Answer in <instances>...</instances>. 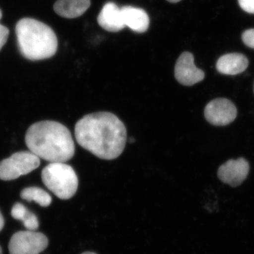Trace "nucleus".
Segmentation results:
<instances>
[{
	"instance_id": "6",
	"label": "nucleus",
	"mask_w": 254,
	"mask_h": 254,
	"mask_svg": "<svg viewBox=\"0 0 254 254\" xmlns=\"http://www.w3.org/2000/svg\"><path fill=\"white\" fill-rule=\"evenodd\" d=\"M48 246V239L41 232L21 231L16 232L10 240V254H40Z\"/></svg>"
},
{
	"instance_id": "3",
	"label": "nucleus",
	"mask_w": 254,
	"mask_h": 254,
	"mask_svg": "<svg viewBox=\"0 0 254 254\" xmlns=\"http://www.w3.org/2000/svg\"><path fill=\"white\" fill-rule=\"evenodd\" d=\"M18 48L26 59L36 61L54 56L58 38L48 25L31 18L19 20L16 26Z\"/></svg>"
},
{
	"instance_id": "19",
	"label": "nucleus",
	"mask_w": 254,
	"mask_h": 254,
	"mask_svg": "<svg viewBox=\"0 0 254 254\" xmlns=\"http://www.w3.org/2000/svg\"><path fill=\"white\" fill-rule=\"evenodd\" d=\"M241 8L246 12L254 14V0H238Z\"/></svg>"
},
{
	"instance_id": "9",
	"label": "nucleus",
	"mask_w": 254,
	"mask_h": 254,
	"mask_svg": "<svg viewBox=\"0 0 254 254\" xmlns=\"http://www.w3.org/2000/svg\"><path fill=\"white\" fill-rule=\"evenodd\" d=\"M250 165L245 158L230 160L219 168L218 176L220 181L232 187L240 185L248 176Z\"/></svg>"
},
{
	"instance_id": "16",
	"label": "nucleus",
	"mask_w": 254,
	"mask_h": 254,
	"mask_svg": "<svg viewBox=\"0 0 254 254\" xmlns=\"http://www.w3.org/2000/svg\"><path fill=\"white\" fill-rule=\"evenodd\" d=\"M27 208L24 206L23 204L20 203H15L12 209H11V216L15 220H22L23 217H24L25 214L27 212Z\"/></svg>"
},
{
	"instance_id": "14",
	"label": "nucleus",
	"mask_w": 254,
	"mask_h": 254,
	"mask_svg": "<svg viewBox=\"0 0 254 254\" xmlns=\"http://www.w3.org/2000/svg\"><path fill=\"white\" fill-rule=\"evenodd\" d=\"M21 197L27 201H35L42 207L49 206L52 203L51 195L38 187H28L21 190Z\"/></svg>"
},
{
	"instance_id": "13",
	"label": "nucleus",
	"mask_w": 254,
	"mask_h": 254,
	"mask_svg": "<svg viewBox=\"0 0 254 254\" xmlns=\"http://www.w3.org/2000/svg\"><path fill=\"white\" fill-rule=\"evenodd\" d=\"M91 6V0H58L54 10L59 16L75 18L82 16Z\"/></svg>"
},
{
	"instance_id": "5",
	"label": "nucleus",
	"mask_w": 254,
	"mask_h": 254,
	"mask_svg": "<svg viewBox=\"0 0 254 254\" xmlns=\"http://www.w3.org/2000/svg\"><path fill=\"white\" fill-rule=\"evenodd\" d=\"M40 158L30 150L18 152L0 162V180H16L31 173L40 166Z\"/></svg>"
},
{
	"instance_id": "2",
	"label": "nucleus",
	"mask_w": 254,
	"mask_h": 254,
	"mask_svg": "<svg viewBox=\"0 0 254 254\" xmlns=\"http://www.w3.org/2000/svg\"><path fill=\"white\" fill-rule=\"evenodd\" d=\"M25 141L30 151L50 163H66L74 155L71 132L58 122L33 124L26 132Z\"/></svg>"
},
{
	"instance_id": "21",
	"label": "nucleus",
	"mask_w": 254,
	"mask_h": 254,
	"mask_svg": "<svg viewBox=\"0 0 254 254\" xmlns=\"http://www.w3.org/2000/svg\"><path fill=\"white\" fill-rule=\"evenodd\" d=\"M167 1L170 3H177L179 1H182V0H167Z\"/></svg>"
},
{
	"instance_id": "11",
	"label": "nucleus",
	"mask_w": 254,
	"mask_h": 254,
	"mask_svg": "<svg viewBox=\"0 0 254 254\" xmlns=\"http://www.w3.org/2000/svg\"><path fill=\"white\" fill-rule=\"evenodd\" d=\"M121 11L125 26L138 33L148 31L150 18L144 10L131 6H125L121 8Z\"/></svg>"
},
{
	"instance_id": "10",
	"label": "nucleus",
	"mask_w": 254,
	"mask_h": 254,
	"mask_svg": "<svg viewBox=\"0 0 254 254\" xmlns=\"http://www.w3.org/2000/svg\"><path fill=\"white\" fill-rule=\"evenodd\" d=\"M100 27L108 32H119L125 28L120 8L113 1L106 3L100 11L98 18Z\"/></svg>"
},
{
	"instance_id": "4",
	"label": "nucleus",
	"mask_w": 254,
	"mask_h": 254,
	"mask_svg": "<svg viewBox=\"0 0 254 254\" xmlns=\"http://www.w3.org/2000/svg\"><path fill=\"white\" fill-rule=\"evenodd\" d=\"M41 177L47 188L60 199H69L77 191V175L64 163H50L43 168Z\"/></svg>"
},
{
	"instance_id": "8",
	"label": "nucleus",
	"mask_w": 254,
	"mask_h": 254,
	"mask_svg": "<svg viewBox=\"0 0 254 254\" xmlns=\"http://www.w3.org/2000/svg\"><path fill=\"white\" fill-rule=\"evenodd\" d=\"M175 76L177 81L184 86H190L203 81L204 71L197 67L191 53L185 52L177 60L175 66Z\"/></svg>"
},
{
	"instance_id": "18",
	"label": "nucleus",
	"mask_w": 254,
	"mask_h": 254,
	"mask_svg": "<svg viewBox=\"0 0 254 254\" xmlns=\"http://www.w3.org/2000/svg\"><path fill=\"white\" fill-rule=\"evenodd\" d=\"M2 16V13H1V9H0V19ZM9 31L7 28L0 24V50H1L2 47L4 46L5 43L7 41L8 37H9Z\"/></svg>"
},
{
	"instance_id": "23",
	"label": "nucleus",
	"mask_w": 254,
	"mask_h": 254,
	"mask_svg": "<svg viewBox=\"0 0 254 254\" xmlns=\"http://www.w3.org/2000/svg\"><path fill=\"white\" fill-rule=\"evenodd\" d=\"M0 254H2V250H1V247H0Z\"/></svg>"
},
{
	"instance_id": "1",
	"label": "nucleus",
	"mask_w": 254,
	"mask_h": 254,
	"mask_svg": "<svg viewBox=\"0 0 254 254\" xmlns=\"http://www.w3.org/2000/svg\"><path fill=\"white\" fill-rule=\"evenodd\" d=\"M75 137L78 144L92 154L103 160H114L125 150L127 128L116 115L100 112L78 120Z\"/></svg>"
},
{
	"instance_id": "7",
	"label": "nucleus",
	"mask_w": 254,
	"mask_h": 254,
	"mask_svg": "<svg viewBox=\"0 0 254 254\" xmlns=\"http://www.w3.org/2000/svg\"><path fill=\"white\" fill-rule=\"evenodd\" d=\"M237 110L235 104L226 98H217L205 106V118L215 126H225L237 118Z\"/></svg>"
},
{
	"instance_id": "22",
	"label": "nucleus",
	"mask_w": 254,
	"mask_h": 254,
	"mask_svg": "<svg viewBox=\"0 0 254 254\" xmlns=\"http://www.w3.org/2000/svg\"><path fill=\"white\" fill-rule=\"evenodd\" d=\"M81 254H97L94 253V252H84V253H83Z\"/></svg>"
},
{
	"instance_id": "20",
	"label": "nucleus",
	"mask_w": 254,
	"mask_h": 254,
	"mask_svg": "<svg viewBox=\"0 0 254 254\" xmlns=\"http://www.w3.org/2000/svg\"><path fill=\"white\" fill-rule=\"evenodd\" d=\"M4 226V220L3 218L2 215L0 213V232L2 230L3 227Z\"/></svg>"
},
{
	"instance_id": "12",
	"label": "nucleus",
	"mask_w": 254,
	"mask_h": 254,
	"mask_svg": "<svg viewBox=\"0 0 254 254\" xmlns=\"http://www.w3.org/2000/svg\"><path fill=\"white\" fill-rule=\"evenodd\" d=\"M249 66L245 55L240 53H230L222 55L217 62V70L225 75H237L244 72Z\"/></svg>"
},
{
	"instance_id": "17",
	"label": "nucleus",
	"mask_w": 254,
	"mask_h": 254,
	"mask_svg": "<svg viewBox=\"0 0 254 254\" xmlns=\"http://www.w3.org/2000/svg\"><path fill=\"white\" fill-rule=\"evenodd\" d=\"M242 38L246 46L254 49V28L244 32Z\"/></svg>"
},
{
	"instance_id": "15",
	"label": "nucleus",
	"mask_w": 254,
	"mask_h": 254,
	"mask_svg": "<svg viewBox=\"0 0 254 254\" xmlns=\"http://www.w3.org/2000/svg\"><path fill=\"white\" fill-rule=\"evenodd\" d=\"M21 222H23L24 227L29 231H36L39 227V221L34 213H31L29 210H27Z\"/></svg>"
}]
</instances>
